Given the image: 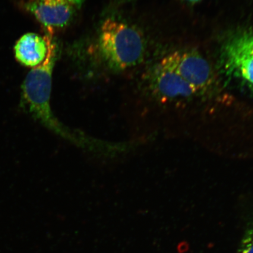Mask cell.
Returning a JSON list of instances; mask_svg holds the SVG:
<instances>
[{"instance_id": "obj_3", "label": "cell", "mask_w": 253, "mask_h": 253, "mask_svg": "<svg viewBox=\"0 0 253 253\" xmlns=\"http://www.w3.org/2000/svg\"><path fill=\"white\" fill-rule=\"evenodd\" d=\"M221 52L227 74L241 81L253 94V30H240L231 35Z\"/></svg>"}, {"instance_id": "obj_5", "label": "cell", "mask_w": 253, "mask_h": 253, "mask_svg": "<svg viewBox=\"0 0 253 253\" xmlns=\"http://www.w3.org/2000/svg\"><path fill=\"white\" fill-rule=\"evenodd\" d=\"M197 94L207 93L213 83L210 65L194 51L176 52L164 58Z\"/></svg>"}, {"instance_id": "obj_8", "label": "cell", "mask_w": 253, "mask_h": 253, "mask_svg": "<svg viewBox=\"0 0 253 253\" xmlns=\"http://www.w3.org/2000/svg\"><path fill=\"white\" fill-rule=\"evenodd\" d=\"M239 253H253V227L245 233Z\"/></svg>"}, {"instance_id": "obj_1", "label": "cell", "mask_w": 253, "mask_h": 253, "mask_svg": "<svg viewBox=\"0 0 253 253\" xmlns=\"http://www.w3.org/2000/svg\"><path fill=\"white\" fill-rule=\"evenodd\" d=\"M47 37L46 58L40 65L32 69L25 78L21 86L20 108L49 131L77 145L82 140L81 132L60 122L50 106L52 72L57 50L52 37L49 35Z\"/></svg>"}, {"instance_id": "obj_6", "label": "cell", "mask_w": 253, "mask_h": 253, "mask_svg": "<svg viewBox=\"0 0 253 253\" xmlns=\"http://www.w3.org/2000/svg\"><path fill=\"white\" fill-rule=\"evenodd\" d=\"M27 7L50 36L70 23L74 11L67 0H33Z\"/></svg>"}, {"instance_id": "obj_4", "label": "cell", "mask_w": 253, "mask_h": 253, "mask_svg": "<svg viewBox=\"0 0 253 253\" xmlns=\"http://www.w3.org/2000/svg\"><path fill=\"white\" fill-rule=\"evenodd\" d=\"M150 87L152 94L163 103L188 100L198 95L164 58L152 72Z\"/></svg>"}, {"instance_id": "obj_9", "label": "cell", "mask_w": 253, "mask_h": 253, "mask_svg": "<svg viewBox=\"0 0 253 253\" xmlns=\"http://www.w3.org/2000/svg\"><path fill=\"white\" fill-rule=\"evenodd\" d=\"M71 3L74 7H79L83 3L84 0H67Z\"/></svg>"}, {"instance_id": "obj_10", "label": "cell", "mask_w": 253, "mask_h": 253, "mask_svg": "<svg viewBox=\"0 0 253 253\" xmlns=\"http://www.w3.org/2000/svg\"><path fill=\"white\" fill-rule=\"evenodd\" d=\"M182 1L187 2L190 3V4H195V3L201 1V0H182Z\"/></svg>"}, {"instance_id": "obj_11", "label": "cell", "mask_w": 253, "mask_h": 253, "mask_svg": "<svg viewBox=\"0 0 253 253\" xmlns=\"http://www.w3.org/2000/svg\"><path fill=\"white\" fill-rule=\"evenodd\" d=\"M121 1H127V0H121Z\"/></svg>"}, {"instance_id": "obj_7", "label": "cell", "mask_w": 253, "mask_h": 253, "mask_svg": "<svg viewBox=\"0 0 253 253\" xmlns=\"http://www.w3.org/2000/svg\"><path fill=\"white\" fill-rule=\"evenodd\" d=\"M15 56L22 65L36 67L45 60L47 52V37L35 33L24 35L14 46Z\"/></svg>"}, {"instance_id": "obj_2", "label": "cell", "mask_w": 253, "mask_h": 253, "mask_svg": "<svg viewBox=\"0 0 253 253\" xmlns=\"http://www.w3.org/2000/svg\"><path fill=\"white\" fill-rule=\"evenodd\" d=\"M99 47L111 69L124 71L140 63L145 53V41L140 31L132 25L108 18L101 26Z\"/></svg>"}]
</instances>
